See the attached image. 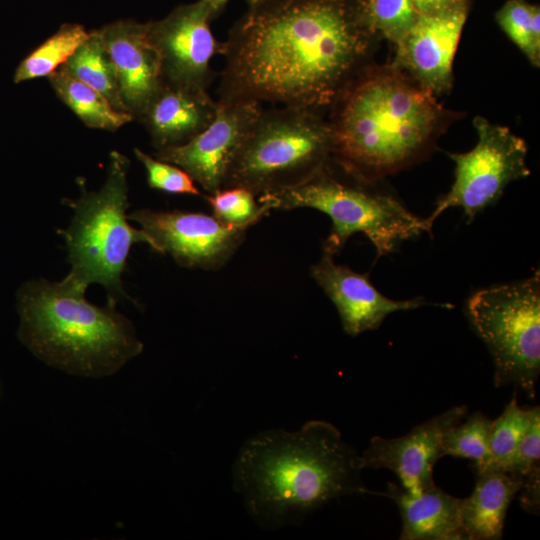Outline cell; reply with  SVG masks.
I'll use <instances>...</instances> for the list:
<instances>
[{
    "mask_svg": "<svg viewBox=\"0 0 540 540\" xmlns=\"http://www.w3.org/2000/svg\"><path fill=\"white\" fill-rule=\"evenodd\" d=\"M466 314L492 356L495 385H512L533 399L540 374L539 271L475 292Z\"/></svg>",
    "mask_w": 540,
    "mask_h": 540,
    "instance_id": "cell-8",
    "label": "cell"
},
{
    "mask_svg": "<svg viewBox=\"0 0 540 540\" xmlns=\"http://www.w3.org/2000/svg\"><path fill=\"white\" fill-rule=\"evenodd\" d=\"M331 130L319 111L280 105L260 112L227 171L223 188L256 196L298 186L331 160Z\"/></svg>",
    "mask_w": 540,
    "mask_h": 540,
    "instance_id": "cell-6",
    "label": "cell"
},
{
    "mask_svg": "<svg viewBox=\"0 0 540 540\" xmlns=\"http://www.w3.org/2000/svg\"><path fill=\"white\" fill-rule=\"evenodd\" d=\"M433 95L398 75L362 70L331 106V160L368 183L407 166L439 124Z\"/></svg>",
    "mask_w": 540,
    "mask_h": 540,
    "instance_id": "cell-3",
    "label": "cell"
},
{
    "mask_svg": "<svg viewBox=\"0 0 540 540\" xmlns=\"http://www.w3.org/2000/svg\"><path fill=\"white\" fill-rule=\"evenodd\" d=\"M334 174L329 163L304 183L278 192L261 194L258 202L269 211L313 208L328 215L331 231L323 252L337 254L355 233H363L374 245L377 258L391 254L403 241L429 232L425 219L410 212L398 199Z\"/></svg>",
    "mask_w": 540,
    "mask_h": 540,
    "instance_id": "cell-7",
    "label": "cell"
},
{
    "mask_svg": "<svg viewBox=\"0 0 540 540\" xmlns=\"http://www.w3.org/2000/svg\"><path fill=\"white\" fill-rule=\"evenodd\" d=\"M540 462V410L522 436L507 473L524 479L532 467Z\"/></svg>",
    "mask_w": 540,
    "mask_h": 540,
    "instance_id": "cell-29",
    "label": "cell"
},
{
    "mask_svg": "<svg viewBox=\"0 0 540 540\" xmlns=\"http://www.w3.org/2000/svg\"><path fill=\"white\" fill-rule=\"evenodd\" d=\"M360 455L331 423L271 430L247 441L235 464V486L253 517L267 527L302 520L333 499L381 495L362 481Z\"/></svg>",
    "mask_w": 540,
    "mask_h": 540,
    "instance_id": "cell-2",
    "label": "cell"
},
{
    "mask_svg": "<svg viewBox=\"0 0 540 540\" xmlns=\"http://www.w3.org/2000/svg\"><path fill=\"white\" fill-rule=\"evenodd\" d=\"M381 495L394 501L399 509L401 540H465L460 518L462 498L436 485L412 494L393 482L387 483Z\"/></svg>",
    "mask_w": 540,
    "mask_h": 540,
    "instance_id": "cell-18",
    "label": "cell"
},
{
    "mask_svg": "<svg viewBox=\"0 0 540 540\" xmlns=\"http://www.w3.org/2000/svg\"><path fill=\"white\" fill-rule=\"evenodd\" d=\"M491 422L485 414L475 411L450 428L442 440V456L469 459L475 473L483 472L489 461Z\"/></svg>",
    "mask_w": 540,
    "mask_h": 540,
    "instance_id": "cell-24",
    "label": "cell"
},
{
    "mask_svg": "<svg viewBox=\"0 0 540 540\" xmlns=\"http://www.w3.org/2000/svg\"><path fill=\"white\" fill-rule=\"evenodd\" d=\"M266 0H248V3L250 6H253V5H256V4H259L261 2H264Z\"/></svg>",
    "mask_w": 540,
    "mask_h": 540,
    "instance_id": "cell-33",
    "label": "cell"
},
{
    "mask_svg": "<svg viewBox=\"0 0 540 540\" xmlns=\"http://www.w3.org/2000/svg\"><path fill=\"white\" fill-rule=\"evenodd\" d=\"M369 32L352 0H266L223 41L219 100L331 107L362 71Z\"/></svg>",
    "mask_w": 540,
    "mask_h": 540,
    "instance_id": "cell-1",
    "label": "cell"
},
{
    "mask_svg": "<svg viewBox=\"0 0 540 540\" xmlns=\"http://www.w3.org/2000/svg\"><path fill=\"white\" fill-rule=\"evenodd\" d=\"M523 480L500 471L476 473L468 498L461 499L460 518L465 540H499L505 518Z\"/></svg>",
    "mask_w": 540,
    "mask_h": 540,
    "instance_id": "cell-19",
    "label": "cell"
},
{
    "mask_svg": "<svg viewBox=\"0 0 540 540\" xmlns=\"http://www.w3.org/2000/svg\"><path fill=\"white\" fill-rule=\"evenodd\" d=\"M88 36L89 32L82 25L63 24L20 62L14 73V82L48 77L65 64Z\"/></svg>",
    "mask_w": 540,
    "mask_h": 540,
    "instance_id": "cell-22",
    "label": "cell"
},
{
    "mask_svg": "<svg viewBox=\"0 0 540 540\" xmlns=\"http://www.w3.org/2000/svg\"><path fill=\"white\" fill-rule=\"evenodd\" d=\"M496 21L509 39L539 66L540 62V10L524 0H509L496 14Z\"/></svg>",
    "mask_w": 540,
    "mask_h": 540,
    "instance_id": "cell-25",
    "label": "cell"
},
{
    "mask_svg": "<svg viewBox=\"0 0 540 540\" xmlns=\"http://www.w3.org/2000/svg\"><path fill=\"white\" fill-rule=\"evenodd\" d=\"M129 166L125 155L112 151L104 184L90 191L80 181V196L68 201L72 220L58 231L71 265L67 275L86 288L93 283L104 286L108 301L115 304L128 298L121 278L133 244L146 243L154 250L149 235L133 227L127 217Z\"/></svg>",
    "mask_w": 540,
    "mask_h": 540,
    "instance_id": "cell-5",
    "label": "cell"
},
{
    "mask_svg": "<svg viewBox=\"0 0 540 540\" xmlns=\"http://www.w3.org/2000/svg\"><path fill=\"white\" fill-rule=\"evenodd\" d=\"M466 17V2L418 14L397 45V63L433 94L447 92L452 85L453 59Z\"/></svg>",
    "mask_w": 540,
    "mask_h": 540,
    "instance_id": "cell-14",
    "label": "cell"
},
{
    "mask_svg": "<svg viewBox=\"0 0 540 540\" xmlns=\"http://www.w3.org/2000/svg\"><path fill=\"white\" fill-rule=\"evenodd\" d=\"M217 100L207 89L163 83L138 118L158 149L187 143L214 120Z\"/></svg>",
    "mask_w": 540,
    "mask_h": 540,
    "instance_id": "cell-17",
    "label": "cell"
},
{
    "mask_svg": "<svg viewBox=\"0 0 540 540\" xmlns=\"http://www.w3.org/2000/svg\"><path fill=\"white\" fill-rule=\"evenodd\" d=\"M86 287L61 281L25 282L16 295L18 338L40 361L66 374L101 379L120 371L143 350L135 326L113 302L98 306Z\"/></svg>",
    "mask_w": 540,
    "mask_h": 540,
    "instance_id": "cell-4",
    "label": "cell"
},
{
    "mask_svg": "<svg viewBox=\"0 0 540 540\" xmlns=\"http://www.w3.org/2000/svg\"><path fill=\"white\" fill-rule=\"evenodd\" d=\"M361 20L368 32H377L399 44L418 15L413 0H361Z\"/></svg>",
    "mask_w": 540,
    "mask_h": 540,
    "instance_id": "cell-26",
    "label": "cell"
},
{
    "mask_svg": "<svg viewBox=\"0 0 540 540\" xmlns=\"http://www.w3.org/2000/svg\"><path fill=\"white\" fill-rule=\"evenodd\" d=\"M538 410L539 406L529 409L520 407L514 393L503 412L491 422L489 461L483 472L507 473L516 448Z\"/></svg>",
    "mask_w": 540,
    "mask_h": 540,
    "instance_id": "cell-23",
    "label": "cell"
},
{
    "mask_svg": "<svg viewBox=\"0 0 540 540\" xmlns=\"http://www.w3.org/2000/svg\"><path fill=\"white\" fill-rule=\"evenodd\" d=\"M229 0H204L206 3L212 18L219 13Z\"/></svg>",
    "mask_w": 540,
    "mask_h": 540,
    "instance_id": "cell-32",
    "label": "cell"
},
{
    "mask_svg": "<svg viewBox=\"0 0 540 540\" xmlns=\"http://www.w3.org/2000/svg\"><path fill=\"white\" fill-rule=\"evenodd\" d=\"M1 395H2V382H1V378H0V400H1Z\"/></svg>",
    "mask_w": 540,
    "mask_h": 540,
    "instance_id": "cell-34",
    "label": "cell"
},
{
    "mask_svg": "<svg viewBox=\"0 0 540 540\" xmlns=\"http://www.w3.org/2000/svg\"><path fill=\"white\" fill-rule=\"evenodd\" d=\"M134 154L143 164L151 188L171 194L201 195L195 181L182 168L152 157L139 148H134Z\"/></svg>",
    "mask_w": 540,
    "mask_h": 540,
    "instance_id": "cell-28",
    "label": "cell"
},
{
    "mask_svg": "<svg viewBox=\"0 0 540 540\" xmlns=\"http://www.w3.org/2000/svg\"><path fill=\"white\" fill-rule=\"evenodd\" d=\"M211 13L204 2L181 5L165 18L148 22L164 83L207 89L213 79L211 61L221 55L223 42L210 29Z\"/></svg>",
    "mask_w": 540,
    "mask_h": 540,
    "instance_id": "cell-11",
    "label": "cell"
},
{
    "mask_svg": "<svg viewBox=\"0 0 540 540\" xmlns=\"http://www.w3.org/2000/svg\"><path fill=\"white\" fill-rule=\"evenodd\" d=\"M260 103L219 100L212 123L185 144L156 150L155 158L186 171L208 194L222 189L227 171L255 120Z\"/></svg>",
    "mask_w": 540,
    "mask_h": 540,
    "instance_id": "cell-12",
    "label": "cell"
},
{
    "mask_svg": "<svg viewBox=\"0 0 540 540\" xmlns=\"http://www.w3.org/2000/svg\"><path fill=\"white\" fill-rule=\"evenodd\" d=\"M48 79L59 99L90 128L113 132L134 119L115 109L102 94L74 78L63 66Z\"/></svg>",
    "mask_w": 540,
    "mask_h": 540,
    "instance_id": "cell-20",
    "label": "cell"
},
{
    "mask_svg": "<svg viewBox=\"0 0 540 540\" xmlns=\"http://www.w3.org/2000/svg\"><path fill=\"white\" fill-rule=\"evenodd\" d=\"M98 31L114 64L125 110L138 119L164 83L148 22L119 20Z\"/></svg>",
    "mask_w": 540,
    "mask_h": 540,
    "instance_id": "cell-15",
    "label": "cell"
},
{
    "mask_svg": "<svg viewBox=\"0 0 540 540\" xmlns=\"http://www.w3.org/2000/svg\"><path fill=\"white\" fill-rule=\"evenodd\" d=\"M418 14L432 13L466 2L465 0H413Z\"/></svg>",
    "mask_w": 540,
    "mask_h": 540,
    "instance_id": "cell-31",
    "label": "cell"
},
{
    "mask_svg": "<svg viewBox=\"0 0 540 540\" xmlns=\"http://www.w3.org/2000/svg\"><path fill=\"white\" fill-rule=\"evenodd\" d=\"M467 415L465 405L454 406L414 426L397 438L374 436L360 455L362 469L391 470L401 486L419 494L435 485L433 470L442 456L445 433Z\"/></svg>",
    "mask_w": 540,
    "mask_h": 540,
    "instance_id": "cell-13",
    "label": "cell"
},
{
    "mask_svg": "<svg viewBox=\"0 0 540 540\" xmlns=\"http://www.w3.org/2000/svg\"><path fill=\"white\" fill-rule=\"evenodd\" d=\"M332 255L323 252L310 269L311 276L336 306L344 331L357 336L378 329L391 313L427 305L423 298L392 300L370 282L369 274L355 272L336 264Z\"/></svg>",
    "mask_w": 540,
    "mask_h": 540,
    "instance_id": "cell-16",
    "label": "cell"
},
{
    "mask_svg": "<svg viewBox=\"0 0 540 540\" xmlns=\"http://www.w3.org/2000/svg\"><path fill=\"white\" fill-rule=\"evenodd\" d=\"M477 144L465 153L449 154L455 163V178L450 191L441 197L425 218L432 229L435 219L448 208H462L468 222L487 206L494 204L506 186L527 177V145L507 127L475 117Z\"/></svg>",
    "mask_w": 540,
    "mask_h": 540,
    "instance_id": "cell-9",
    "label": "cell"
},
{
    "mask_svg": "<svg viewBox=\"0 0 540 540\" xmlns=\"http://www.w3.org/2000/svg\"><path fill=\"white\" fill-rule=\"evenodd\" d=\"M255 194L243 187L223 188L206 195L213 216L232 226H252L270 211L255 200Z\"/></svg>",
    "mask_w": 540,
    "mask_h": 540,
    "instance_id": "cell-27",
    "label": "cell"
},
{
    "mask_svg": "<svg viewBox=\"0 0 540 540\" xmlns=\"http://www.w3.org/2000/svg\"><path fill=\"white\" fill-rule=\"evenodd\" d=\"M520 503L527 513L538 514L540 508V462L535 464L523 479Z\"/></svg>",
    "mask_w": 540,
    "mask_h": 540,
    "instance_id": "cell-30",
    "label": "cell"
},
{
    "mask_svg": "<svg viewBox=\"0 0 540 540\" xmlns=\"http://www.w3.org/2000/svg\"><path fill=\"white\" fill-rule=\"evenodd\" d=\"M154 243V250L169 254L185 268L218 270L244 241L248 226H232L213 215L181 210L138 209L127 215Z\"/></svg>",
    "mask_w": 540,
    "mask_h": 540,
    "instance_id": "cell-10",
    "label": "cell"
},
{
    "mask_svg": "<svg viewBox=\"0 0 540 540\" xmlns=\"http://www.w3.org/2000/svg\"><path fill=\"white\" fill-rule=\"evenodd\" d=\"M62 66L74 78L102 94L115 109L127 112L120 97L114 64L98 30L89 32L86 41Z\"/></svg>",
    "mask_w": 540,
    "mask_h": 540,
    "instance_id": "cell-21",
    "label": "cell"
}]
</instances>
